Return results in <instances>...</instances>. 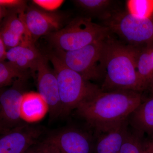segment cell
<instances>
[{"label":"cell","mask_w":153,"mask_h":153,"mask_svg":"<svg viewBox=\"0 0 153 153\" xmlns=\"http://www.w3.org/2000/svg\"><path fill=\"white\" fill-rule=\"evenodd\" d=\"M47 57L57 76L61 116L67 115L82 102L93 97L101 90L98 86L67 67L55 54Z\"/></svg>","instance_id":"obj_3"},{"label":"cell","mask_w":153,"mask_h":153,"mask_svg":"<svg viewBox=\"0 0 153 153\" xmlns=\"http://www.w3.org/2000/svg\"><path fill=\"white\" fill-rule=\"evenodd\" d=\"M129 123L141 134H153V96L143 100L130 116Z\"/></svg>","instance_id":"obj_15"},{"label":"cell","mask_w":153,"mask_h":153,"mask_svg":"<svg viewBox=\"0 0 153 153\" xmlns=\"http://www.w3.org/2000/svg\"><path fill=\"white\" fill-rule=\"evenodd\" d=\"M0 38L2 39L8 50L22 44H29L25 43L21 37L4 28H1Z\"/></svg>","instance_id":"obj_22"},{"label":"cell","mask_w":153,"mask_h":153,"mask_svg":"<svg viewBox=\"0 0 153 153\" xmlns=\"http://www.w3.org/2000/svg\"><path fill=\"white\" fill-rule=\"evenodd\" d=\"M137 68L143 91L147 89L153 77V43L140 48Z\"/></svg>","instance_id":"obj_16"},{"label":"cell","mask_w":153,"mask_h":153,"mask_svg":"<svg viewBox=\"0 0 153 153\" xmlns=\"http://www.w3.org/2000/svg\"><path fill=\"white\" fill-rule=\"evenodd\" d=\"M128 120L105 131L98 133L95 153H119L129 131Z\"/></svg>","instance_id":"obj_13"},{"label":"cell","mask_w":153,"mask_h":153,"mask_svg":"<svg viewBox=\"0 0 153 153\" xmlns=\"http://www.w3.org/2000/svg\"><path fill=\"white\" fill-rule=\"evenodd\" d=\"M143 100L141 93L138 91L101 90L81 102L75 110L79 116L99 133L128 120Z\"/></svg>","instance_id":"obj_1"},{"label":"cell","mask_w":153,"mask_h":153,"mask_svg":"<svg viewBox=\"0 0 153 153\" xmlns=\"http://www.w3.org/2000/svg\"><path fill=\"white\" fill-rule=\"evenodd\" d=\"M19 80L3 91L0 96V124L2 133L22 124L20 108L23 94V84Z\"/></svg>","instance_id":"obj_10"},{"label":"cell","mask_w":153,"mask_h":153,"mask_svg":"<svg viewBox=\"0 0 153 153\" xmlns=\"http://www.w3.org/2000/svg\"><path fill=\"white\" fill-rule=\"evenodd\" d=\"M105 26L128 43L142 48L153 43V16L140 18L128 12H112L105 18Z\"/></svg>","instance_id":"obj_5"},{"label":"cell","mask_w":153,"mask_h":153,"mask_svg":"<svg viewBox=\"0 0 153 153\" xmlns=\"http://www.w3.org/2000/svg\"><path fill=\"white\" fill-rule=\"evenodd\" d=\"M148 89H149L150 91L151 94H152V96H153V77Z\"/></svg>","instance_id":"obj_28"},{"label":"cell","mask_w":153,"mask_h":153,"mask_svg":"<svg viewBox=\"0 0 153 153\" xmlns=\"http://www.w3.org/2000/svg\"><path fill=\"white\" fill-rule=\"evenodd\" d=\"M43 133L38 126L22 123L2 133L0 153H25L38 143Z\"/></svg>","instance_id":"obj_9"},{"label":"cell","mask_w":153,"mask_h":153,"mask_svg":"<svg viewBox=\"0 0 153 153\" xmlns=\"http://www.w3.org/2000/svg\"><path fill=\"white\" fill-rule=\"evenodd\" d=\"M142 135L135 130L132 132L129 131L119 153H144Z\"/></svg>","instance_id":"obj_20"},{"label":"cell","mask_w":153,"mask_h":153,"mask_svg":"<svg viewBox=\"0 0 153 153\" xmlns=\"http://www.w3.org/2000/svg\"><path fill=\"white\" fill-rule=\"evenodd\" d=\"M33 1L35 5L44 10L54 12L62 5L64 1L61 0H34Z\"/></svg>","instance_id":"obj_24"},{"label":"cell","mask_w":153,"mask_h":153,"mask_svg":"<svg viewBox=\"0 0 153 153\" xmlns=\"http://www.w3.org/2000/svg\"><path fill=\"white\" fill-rule=\"evenodd\" d=\"M47 56H43L38 63L37 73L38 93L49 106L51 120L61 116L62 108L59 96L57 76L54 69L49 67Z\"/></svg>","instance_id":"obj_7"},{"label":"cell","mask_w":153,"mask_h":153,"mask_svg":"<svg viewBox=\"0 0 153 153\" xmlns=\"http://www.w3.org/2000/svg\"><path fill=\"white\" fill-rule=\"evenodd\" d=\"M7 49L2 39L0 38V61L1 62L5 61L7 60Z\"/></svg>","instance_id":"obj_26"},{"label":"cell","mask_w":153,"mask_h":153,"mask_svg":"<svg viewBox=\"0 0 153 153\" xmlns=\"http://www.w3.org/2000/svg\"><path fill=\"white\" fill-rule=\"evenodd\" d=\"M144 153H153V139L144 145Z\"/></svg>","instance_id":"obj_27"},{"label":"cell","mask_w":153,"mask_h":153,"mask_svg":"<svg viewBox=\"0 0 153 153\" xmlns=\"http://www.w3.org/2000/svg\"><path fill=\"white\" fill-rule=\"evenodd\" d=\"M111 31L105 26L94 23L87 18H77L67 26L48 35L56 50L69 52L81 49L94 42L105 40Z\"/></svg>","instance_id":"obj_4"},{"label":"cell","mask_w":153,"mask_h":153,"mask_svg":"<svg viewBox=\"0 0 153 153\" xmlns=\"http://www.w3.org/2000/svg\"><path fill=\"white\" fill-rule=\"evenodd\" d=\"M127 7L128 13L140 18L153 16V1L131 0L128 1Z\"/></svg>","instance_id":"obj_19"},{"label":"cell","mask_w":153,"mask_h":153,"mask_svg":"<svg viewBox=\"0 0 153 153\" xmlns=\"http://www.w3.org/2000/svg\"><path fill=\"white\" fill-rule=\"evenodd\" d=\"M1 28L9 30L19 36L27 44H34L25 23L20 19L19 13H11L3 20Z\"/></svg>","instance_id":"obj_17"},{"label":"cell","mask_w":153,"mask_h":153,"mask_svg":"<svg viewBox=\"0 0 153 153\" xmlns=\"http://www.w3.org/2000/svg\"><path fill=\"white\" fill-rule=\"evenodd\" d=\"M105 40L97 41L74 51L56 50L55 54L66 66L86 80L96 81L104 79Z\"/></svg>","instance_id":"obj_6"},{"label":"cell","mask_w":153,"mask_h":153,"mask_svg":"<svg viewBox=\"0 0 153 153\" xmlns=\"http://www.w3.org/2000/svg\"><path fill=\"white\" fill-rule=\"evenodd\" d=\"M43 57L34 44H23L8 50L7 59L20 70L35 72Z\"/></svg>","instance_id":"obj_12"},{"label":"cell","mask_w":153,"mask_h":153,"mask_svg":"<svg viewBox=\"0 0 153 153\" xmlns=\"http://www.w3.org/2000/svg\"><path fill=\"white\" fill-rule=\"evenodd\" d=\"M25 153H60L46 141L34 145Z\"/></svg>","instance_id":"obj_25"},{"label":"cell","mask_w":153,"mask_h":153,"mask_svg":"<svg viewBox=\"0 0 153 153\" xmlns=\"http://www.w3.org/2000/svg\"><path fill=\"white\" fill-rule=\"evenodd\" d=\"M0 7L7 10L8 15L11 13H20L27 8L26 1L20 0H0Z\"/></svg>","instance_id":"obj_23"},{"label":"cell","mask_w":153,"mask_h":153,"mask_svg":"<svg viewBox=\"0 0 153 153\" xmlns=\"http://www.w3.org/2000/svg\"><path fill=\"white\" fill-rule=\"evenodd\" d=\"M27 76V72L20 70L8 61L0 63L1 88L13 85L18 80H26Z\"/></svg>","instance_id":"obj_18"},{"label":"cell","mask_w":153,"mask_h":153,"mask_svg":"<svg viewBox=\"0 0 153 153\" xmlns=\"http://www.w3.org/2000/svg\"><path fill=\"white\" fill-rule=\"evenodd\" d=\"M44 140L60 153H92L94 149L90 137L75 128L62 131Z\"/></svg>","instance_id":"obj_11"},{"label":"cell","mask_w":153,"mask_h":153,"mask_svg":"<svg viewBox=\"0 0 153 153\" xmlns=\"http://www.w3.org/2000/svg\"><path fill=\"white\" fill-rule=\"evenodd\" d=\"M76 5L88 12L97 13L108 8L112 3L109 0H77L74 1Z\"/></svg>","instance_id":"obj_21"},{"label":"cell","mask_w":153,"mask_h":153,"mask_svg":"<svg viewBox=\"0 0 153 153\" xmlns=\"http://www.w3.org/2000/svg\"><path fill=\"white\" fill-rule=\"evenodd\" d=\"M49 111V106L38 92H25L22 97L20 108L21 119L27 123L37 122Z\"/></svg>","instance_id":"obj_14"},{"label":"cell","mask_w":153,"mask_h":153,"mask_svg":"<svg viewBox=\"0 0 153 153\" xmlns=\"http://www.w3.org/2000/svg\"><path fill=\"white\" fill-rule=\"evenodd\" d=\"M140 48L125 45L109 37L105 40L103 91L120 90L142 92L137 71Z\"/></svg>","instance_id":"obj_2"},{"label":"cell","mask_w":153,"mask_h":153,"mask_svg":"<svg viewBox=\"0 0 153 153\" xmlns=\"http://www.w3.org/2000/svg\"><path fill=\"white\" fill-rule=\"evenodd\" d=\"M34 42L45 35H49L61 29L63 17L61 14L49 12L40 8L27 7L19 13Z\"/></svg>","instance_id":"obj_8"}]
</instances>
